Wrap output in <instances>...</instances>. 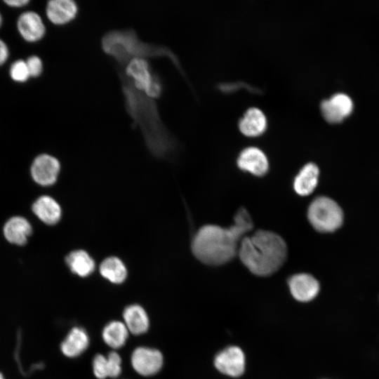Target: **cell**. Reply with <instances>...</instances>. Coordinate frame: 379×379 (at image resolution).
Returning a JSON list of instances; mask_svg holds the SVG:
<instances>
[{
	"label": "cell",
	"instance_id": "cell-1",
	"mask_svg": "<svg viewBox=\"0 0 379 379\" xmlns=\"http://www.w3.org/2000/svg\"><path fill=\"white\" fill-rule=\"evenodd\" d=\"M253 227L251 215L244 208H240L229 227L206 225L194 235L192 251L201 262L220 265L232 260L238 253L242 238Z\"/></svg>",
	"mask_w": 379,
	"mask_h": 379
},
{
	"label": "cell",
	"instance_id": "cell-2",
	"mask_svg": "<svg viewBox=\"0 0 379 379\" xmlns=\"http://www.w3.org/2000/svg\"><path fill=\"white\" fill-rule=\"evenodd\" d=\"M127 112L140 128L147 146L156 154H164L175 141L162 122L155 101L136 89L131 79L119 71Z\"/></svg>",
	"mask_w": 379,
	"mask_h": 379
},
{
	"label": "cell",
	"instance_id": "cell-3",
	"mask_svg": "<svg viewBox=\"0 0 379 379\" xmlns=\"http://www.w3.org/2000/svg\"><path fill=\"white\" fill-rule=\"evenodd\" d=\"M287 254L284 239L274 232L263 230L244 236L237 253L244 265L259 277L270 276L279 270L286 262Z\"/></svg>",
	"mask_w": 379,
	"mask_h": 379
},
{
	"label": "cell",
	"instance_id": "cell-4",
	"mask_svg": "<svg viewBox=\"0 0 379 379\" xmlns=\"http://www.w3.org/2000/svg\"><path fill=\"white\" fill-rule=\"evenodd\" d=\"M103 51L112 57L121 66H125L133 58H168L179 72H182L178 56L168 47L145 43L132 29H112L101 39Z\"/></svg>",
	"mask_w": 379,
	"mask_h": 379
},
{
	"label": "cell",
	"instance_id": "cell-5",
	"mask_svg": "<svg viewBox=\"0 0 379 379\" xmlns=\"http://www.w3.org/2000/svg\"><path fill=\"white\" fill-rule=\"evenodd\" d=\"M307 219L312 227L319 232L331 233L339 229L343 223V211L333 199L321 196L310 204Z\"/></svg>",
	"mask_w": 379,
	"mask_h": 379
},
{
	"label": "cell",
	"instance_id": "cell-6",
	"mask_svg": "<svg viewBox=\"0 0 379 379\" xmlns=\"http://www.w3.org/2000/svg\"><path fill=\"white\" fill-rule=\"evenodd\" d=\"M131 364L138 374L144 377L152 376L162 368L164 357L156 348L140 346L131 353Z\"/></svg>",
	"mask_w": 379,
	"mask_h": 379
},
{
	"label": "cell",
	"instance_id": "cell-7",
	"mask_svg": "<svg viewBox=\"0 0 379 379\" xmlns=\"http://www.w3.org/2000/svg\"><path fill=\"white\" fill-rule=\"evenodd\" d=\"M213 364L220 373L230 377L237 378L245 371L246 357L239 347L231 345L215 356Z\"/></svg>",
	"mask_w": 379,
	"mask_h": 379
},
{
	"label": "cell",
	"instance_id": "cell-8",
	"mask_svg": "<svg viewBox=\"0 0 379 379\" xmlns=\"http://www.w3.org/2000/svg\"><path fill=\"white\" fill-rule=\"evenodd\" d=\"M60 169V162L55 157L42 154L34 159L31 166V175L37 184L48 186L55 182Z\"/></svg>",
	"mask_w": 379,
	"mask_h": 379
},
{
	"label": "cell",
	"instance_id": "cell-9",
	"mask_svg": "<svg viewBox=\"0 0 379 379\" xmlns=\"http://www.w3.org/2000/svg\"><path fill=\"white\" fill-rule=\"evenodd\" d=\"M291 294L296 300L307 302L314 299L320 291L318 280L307 273L293 274L288 279Z\"/></svg>",
	"mask_w": 379,
	"mask_h": 379
},
{
	"label": "cell",
	"instance_id": "cell-10",
	"mask_svg": "<svg viewBox=\"0 0 379 379\" xmlns=\"http://www.w3.org/2000/svg\"><path fill=\"white\" fill-rule=\"evenodd\" d=\"M238 167L251 174L261 177L269 170V161L265 154L258 147H248L244 149L237 158Z\"/></svg>",
	"mask_w": 379,
	"mask_h": 379
},
{
	"label": "cell",
	"instance_id": "cell-11",
	"mask_svg": "<svg viewBox=\"0 0 379 379\" xmlns=\"http://www.w3.org/2000/svg\"><path fill=\"white\" fill-rule=\"evenodd\" d=\"M123 72L131 79L134 87L143 93L149 88L154 74L149 62L140 58L129 60L124 67Z\"/></svg>",
	"mask_w": 379,
	"mask_h": 379
},
{
	"label": "cell",
	"instance_id": "cell-12",
	"mask_svg": "<svg viewBox=\"0 0 379 379\" xmlns=\"http://www.w3.org/2000/svg\"><path fill=\"white\" fill-rule=\"evenodd\" d=\"M17 26L22 37L29 42L40 40L46 32L45 25L40 15L31 11H26L19 16Z\"/></svg>",
	"mask_w": 379,
	"mask_h": 379
},
{
	"label": "cell",
	"instance_id": "cell-13",
	"mask_svg": "<svg viewBox=\"0 0 379 379\" xmlns=\"http://www.w3.org/2000/svg\"><path fill=\"white\" fill-rule=\"evenodd\" d=\"M78 10L77 3L72 0H51L46 6V15L52 23L61 25L73 20Z\"/></svg>",
	"mask_w": 379,
	"mask_h": 379
},
{
	"label": "cell",
	"instance_id": "cell-14",
	"mask_svg": "<svg viewBox=\"0 0 379 379\" xmlns=\"http://www.w3.org/2000/svg\"><path fill=\"white\" fill-rule=\"evenodd\" d=\"M123 322L129 333L139 335L145 333L149 327V319L145 310L138 304L127 306L123 312Z\"/></svg>",
	"mask_w": 379,
	"mask_h": 379
},
{
	"label": "cell",
	"instance_id": "cell-15",
	"mask_svg": "<svg viewBox=\"0 0 379 379\" xmlns=\"http://www.w3.org/2000/svg\"><path fill=\"white\" fill-rule=\"evenodd\" d=\"M319 177V167L312 162L306 164L294 178L295 192L302 197L311 194L317 186Z\"/></svg>",
	"mask_w": 379,
	"mask_h": 379
},
{
	"label": "cell",
	"instance_id": "cell-16",
	"mask_svg": "<svg viewBox=\"0 0 379 379\" xmlns=\"http://www.w3.org/2000/svg\"><path fill=\"white\" fill-rule=\"evenodd\" d=\"M4 234L8 241L24 245L32 232V227L27 219L20 216L10 218L4 225Z\"/></svg>",
	"mask_w": 379,
	"mask_h": 379
},
{
	"label": "cell",
	"instance_id": "cell-17",
	"mask_svg": "<svg viewBox=\"0 0 379 379\" xmlns=\"http://www.w3.org/2000/svg\"><path fill=\"white\" fill-rule=\"evenodd\" d=\"M89 343L90 339L87 332L82 328L74 327L62 343L61 350L65 356L76 357L86 350Z\"/></svg>",
	"mask_w": 379,
	"mask_h": 379
},
{
	"label": "cell",
	"instance_id": "cell-18",
	"mask_svg": "<svg viewBox=\"0 0 379 379\" xmlns=\"http://www.w3.org/2000/svg\"><path fill=\"white\" fill-rule=\"evenodd\" d=\"M32 211L39 219L47 225L56 224L62 215L60 205L49 196L39 197L32 206Z\"/></svg>",
	"mask_w": 379,
	"mask_h": 379
},
{
	"label": "cell",
	"instance_id": "cell-19",
	"mask_svg": "<svg viewBox=\"0 0 379 379\" xmlns=\"http://www.w3.org/2000/svg\"><path fill=\"white\" fill-rule=\"evenodd\" d=\"M267 120L265 114L258 107L248 108L239 122V129L248 136H255L263 133Z\"/></svg>",
	"mask_w": 379,
	"mask_h": 379
},
{
	"label": "cell",
	"instance_id": "cell-20",
	"mask_svg": "<svg viewBox=\"0 0 379 379\" xmlns=\"http://www.w3.org/2000/svg\"><path fill=\"white\" fill-rule=\"evenodd\" d=\"M129 333L123 321L114 320L107 323L103 328L102 338L107 346L117 350L126 344Z\"/></svg>",
	"mask_w": 379,
	"mask_h": 379
},
{
	"label": "cell",
	"instance_id": "cell-21",
	"mask_svg": "<svg viewBox=\"0 0 379 379\" xmlns=\"http://www.w3.org/2000/svg\"><path fill=\"white\" fill-rule=\"evenodd\" d=\"M66 263L74 274L81 277L90 275L95 269L94 260L83 250L71 252L66 257Z\"/></svg>",
	"mask_w": 379,
	"mask_h": 379
},
{
	"label": "cell",
	"instance_id": "cell-22",
	"mask_svg": "<svg viewBox=\"0 0 379 379\" xmlns=\"http://www.w3.org/2000/svg\"><path fill=\"white\" fill-rule=\"evenodd\" d=\"M100 274L113 284L123 283L127 276V270L122 261L116 257L104 260L100 265Z\"/></svg>",
	"mask_w": 379,
	"mask_h": 379
},
{
	"label": "cell",
	"instance_id": "cell-23",
	"mask_svg": "<svg viewBox=\"0 0 379 379\" xmlns=\"http://www.w3.org/2000/svg\"><path fill=\"white\" fill-rule=\"evenodd\" d=\"M329 100L343 118L348 116L352 112V100L345 93H335L329 98Z\"/></svg>",
	"mask_w": 379,
	"mask_h": 379
},
{
	"label": "cell",
	"instance_id": "cell-24",
	"mask_svg": "<svg viewBox=\"0 0 379 379\" xmlns=\"http://www.w3.org/2000/svg\"><path fill=\"white\" fill-rule=\"evenodd\" d=\"M10 76L15 81H26L30 77L26 62L22 60L15 61L11 66Z\"/></svg>",
	"mask_w": 379,
	"mask_h": 379
},
{
	"label": "cell",
	"instance_id": "cell-25",
	"mask_svg": "<svg viewBox=\"0 0 379 379\" xmlns=\"http://www.w3.org/2000/svg\"><path fill=\"white\" fill-rule=\"evenodd\" d=\"M108 378H116L122 371V361L120 355L115 351L110 352L107 356Z\"/></svg>",
	"mask_w": 379,
	"mask_h": 379
},
{
	"label": "cell",
	"instance_id": "cell-26",
	"mask_svg": "<svg viewBox=\"0 0 379 379\" xmlns=\"http://www.w3.org/2000/svg\"><path fill=\"white\" fill-rule=\"evenodd\" d=\"M93 372L98 379H105L108 378L107 356L102 354H96L92 363Z\"/></svg>",
	"mask_w": 379,
	"mask_h": 379
},
{
	"label": "cell",
	"instance_id": "cell-27",
	"mask_svg": "<svg viewBox=\"0 0 379 379\" xmlns=\"http://www.w3.org/2000/svg\"><path fill=\"white\" fill-rule=\"evenodd\" d=\"M321 110L324 117L331 123L340 122L344 118L330 102L329 99L321 102Z\"/></svg>",
	"mask_w": 379,
	"mask_h": 379
},
{
	"label": "cell",
	"instance_id": "cell-28",
	"mask_svg": "<svg viewBox=\"0 0 379 379\" xmlns=\"http://www.w3.org/2000/svg\"><path fill=\"white\" fill-rule=\"evenodd\" d=\"M163 86L159 76L157 74H154L151 84L144 93L149 98L154 100L161 96Z\"/></svg>",
	"mask_w": 379,
	"mask_h": 379
},
{
	"label": "cell",
	"instance_id": "cell-29",
	"mask_svg": "<svg viewBox=\"0 0 379 379\" xmlns=\"http://www.w3.org/2000/svg\"><path fill=\"white\" fill-rule=\"evenodd\" d=\"M30 77H36L42 72L43 65L41 60L36 55H32L25 61Z\"/></svg>",
	"mask_w": 379,
	"mask_h": 379
},
{
	"label": "cell",
	"instance_id": "cell-30",
	"mask_svg": "<svg viewBox=\"0 0 379 379\" xmlns=\"http://www.w3.org/2000/svg\"><path fill=\"white\" fill-rule=\"evenodd\" d=\"M8 57V48L4 41L0 39V65H3Z\"/></svg>",
	"mask_w": 379,
	"mask_h": 379
},
{
	"label": "cell",
	"instance_id": "cell-31",
	"mask_svg": "<svg viewBox=\"0 0 379 379\" xmlns=\"http://www.w3.org/2000/svg\"><path fill=\"white\" fill-rule=\"evenodd\" d=\"M5 4L12 7H21L29 3L28 0H6Z\"/></svg>",
	"mask_w": 379,
	"mask_h": 379
},
{
	"label": "cell",
	"instance_id": "cell-32",
	"mask_svg": "<svg viewBox=\"0 0 379 379\" xmlns=\"http://www.w3.org/2000/svg\"><path fill=\"white\" fill-rule=\"evenodd\" d=\"M1 22H2V20H1V14H0V26L1 25Z\"/></svg>",
	"mask_w": 379,
	"mask_h": 379
},
{
	"label": "cell",
	"instance_id": "cell-33",
	"mask_svg": "<svg viewBox=\"0 0 379 379\" xmlns=\"http://www.w3.org/2000/svg\"><path fill=\"white\" fill-rule=\"evenodd\" d=\"M0 379H4L1 374H0Z\"/></svg>",
	"mask_w": 379,
	"mask_h": 379
}]
</instances>
